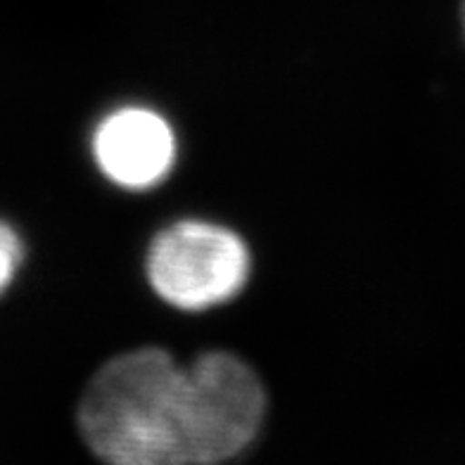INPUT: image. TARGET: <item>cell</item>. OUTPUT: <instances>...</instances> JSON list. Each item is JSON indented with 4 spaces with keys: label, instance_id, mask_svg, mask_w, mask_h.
<instances>
[{
    "label": "cell",
    "instance_id": "1",
    "mask_svg": "<svg viewBox=\"0 0 465 465\" xmlns=\"http://www.w3.org/2000/svg\"><path fill=\"white\" fill-rule=\"evenodd\" d=\"M263 418L262 380L228 351L183 366L164 349H134L104 363L79 401L81 437L114 465L235 459L257 440Z\"/></svg>",
    "mask_w": 465,
    "mask_h": 465
},
{
    "label": "cell",
    "instance_id": "2",
    "mask_svg": "<svg viewBox=\"0 0 465 465\" xmlns=\"http://www.w3.org/2000/svg\"><path fill=\"white\" fill-rule=\"evenodd\" d=\"M252 273L245 240L212 221L185 219L150 242L145 276L154 294L181 312H207L238 297Z\"/></svg>",
    "mask_w": 465,
    "mask_h": 465
},
{
    "label": "cell",
    "instance_id": "3",
    "mask_svg": "<svg viewBox=\"0 0 465 465\" xmlns=\"http://www.w3.org/2000/svg\"><path fill=\"white\" fill-rule=\"evenodd\" d=\"M93 160L107 181L124 190L160 185L176 164V134L160 112L126 104L98 122L91 138Z\"/></svg>",
    "mask_w": 465,
    "mask_h": 465
},
{
    "label": "cell",
    "instance_id": "4",
    "mask_svg": "<svg viewBox=\"0 0 465 465\" xmlns=\"http://www.w3.org/2000/svg\"><path fill=\"white\" fill-rule=\"evenodd\" d=\"M25 263V242L7 221L0 219V297L7 292Z\"/></svg>",
    "mask_w": 465,
    "mask_h": 465
},
{
    "label": "cell",
    "instance_id": "5",
    "mask_svg": "<svg viewBox=\"0 0 465 465\" xmlns=\"http://www.w3.org/2000/svg\"><path fill=\"white\" fill-rule=\"evenodd\" d=\"M463 26H465V0H463Z\"/></svg>",
    "mask_w": 465,
    "mask_h": 465
}]
</instances>
